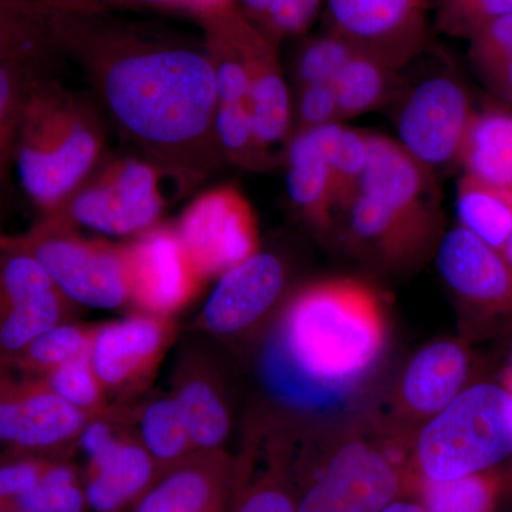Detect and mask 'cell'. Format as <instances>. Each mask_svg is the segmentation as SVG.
Returning a JSON list of instances; mask_svg holds the SVG:
<instances>
[{"mask_svg":"<svg viewBox=\"0 0 512 512\" xmlns=\"http://www.w3.org/2000/svg\"><path fill=\"white\" fill-rule=\"evenodd\" d=\"M43 15L35 0H0V62L40 59L37 45Z\"/></svg>","mask_w":512,"mask_h":512,"instance_id":"cell-34","label":"cell"},{"mask_svg":"<svg viewBox=\"0 0 512 512\" xmlns=\"http://www.w3.org/2000/svg\"><path fill=\"white\" fill-rule=\"evenodd\" d=\"M276 256L256 252L220 275L204 309L205 325L220 335L239 332L264 315L284 288Z\"/></svg>","mask_w":512,"mask_h":512,"instance_id":"cell-15","label":"cell"},{"mask_svg":"<svg viewBox=\"0 0 512 512\" xmlns=\"http://www.w3.org/2000/svg\"><path fill=\"white\" fill-rule=\"evenodd\" d=\"M86 504L72 468L47 464L39 483L10 507L26 512H84Z\"/></svg>","mask_w":512,"mask_h":512,"instance_id":"cell-36","label":"cell"},{"mask_svg":"<svg viewBox=\"0 0 512 512\" xmlns=\"http://www.w3.org/2000/svg\"><path fill=\"white\" fill-rule=\"evenodd\" d=\"M232 512H296V501L284 483L268 477L252 488Z\"/></svg>","mask_w":512,"mask_h":512,"instance_id":"cell-45","label":"cell"},{"mask_svg":"<svg viewBox=\"0 0 512 512\" xmlns=\"http://www.w3.org/2000/svg\"><path fill=\"white\" fill-rule=\"evenodd\" d=\"M380 512H430L423 504L403 503V501H393L384 507Z\"/></svg>","mask_w":512,"mask_h":512,"instance_id":"cell-47","label":"cell"},{"mask_svg":"<svg viewBox=\"0 0 512 512\" xmlns=\"http://www.w3.org/2000/svg\"><path fill=\"white\" fill-rule=\"evenodd\" d=\"M141 434L150 456L161 461L180 457L190 436L177 400H160L148 406L141 420Z\"/></svg>","mask_w":512,"mask_h":512,"instance_id":"cell-37","label":"cell"},{"mask_svg":"<svg viewBox=\"0 0 512 512\" xmlns=\"http://www.w3.org/2000/svg\"><path fill=\"white\" fill-rule=\"evenodd\" d=\"M511 12L512 0H440L439 25L451 35L471 37Z\"/></svg>","mask_w":512,"mask_h":512,"instance_id":"cell-41","label":"cell"},{"mask_svg":"<svg viewBox=\"0 0 512 512\" xmlns=\"http://www.w3.org/2000/svg\"><path fill=\"white\" fill-rule=\"evenodd\" d=\"M90 352V342L74 326L56 325L23 350L16 359L33 369L53 370Z\"/></svg>","mask_w":512,"mask_h":512,"instance_id":"cell-40","label":"cell"},{"mask_svg":"<svg viewBox=\"0 0 512 512\" xmlns=\"http://www.w3.org/2000/svg\"><path fill=\"white\" fill-rule=\"evenodd\" d=\"M82 446L93 464L84 490L86 503L96 512H119L141 497L153 478V461L143 448L114 440L103 423L84 430Z\"/></svg>","mask_w":512,"mask_h":512,"instance_id":"cell-16","label":"cell"},{"mask_svg":"<svg viewBox=\"0 0 512 512\" xmlns=\"http://www.w3.org/2000/svg\"><path fill=\"white\" fill-rule=\"evenodd\" d=\"M163 330L154 320L131 318L99 330L90 343V362L100 382L120 384L160 348Z\"/></svg>","mask_w":512,"mask_h":512,"instance_id":"cell-21","label":"cell"},{"mask_svg":"<svg viewBox=\"0 0 512 512\" xmlns=\"http://www.w3.org/2000/svg\"><path fill=\"white\" fill-rule=\"evenodd\" d=\"M467 372V356L460 346L431 343L413 357L404 373V399L416 412L437 414L456 399Z\"/></svg>","mask_w":512,"mask_h":512,"instance_id":"cell-19","label":"cell"},{"mask_svg":"<svg viewBox=\"0 0 512 512\" xmlns=\"http://www.w3.org/2000/svg\"><path fill=\"white\" fill-rule=\"evenodd\" d=\"M456 208L460 227L501 252L512 232V188L495 187L464 174L457 187Z\"/></svg>","mask_w":512,"mask_h":512,"instance_id":"cell-26","label":"cell"},{"mask_svg":"<svg viewBox=\"0 0 512 512\" xmlns=\"http://www.w3.org/2000/svg\"><path fill=\"white\" fill-rule=\"evenodd\" d=\"M289 198L311 220L325 224L338 207L328 161L309 131L293 133L285 150Z\"/></svg>","mask_w":512,"mask_h":512,"instance_id":"cell-23","label":"cell"},{"mask_svg":"<svg viewBox=\"0 0 512 512\" xmlns=\"http://www.w3.org/2000/svg\"><path fill=\"white\" fill-rule=\"evenodd\" d=\"M474 113L466 84L456 73L431 74L397 101L399 143L430 170L456 163Z\"/></svg>","mask_w":512,"mask_h":512,"instance_id":"cell-7","label":"cell"},{"mask_svg":"<svg viewBox=\"0 0 512 512\" xmlns=\"http://www.w3.org/2000/svg\"><path fill=\"white\" fill-rule=\"evenodd\" d=\"M62 293L42 265L10 241H0V357H18L59 325Z\"/></svg>","mask_w":512,"mask_h":512,"instance_id":"cell-10","label":"cell"},{"mask_svg":"<svg viewBox=\"0 0 512 512\" xmlns=\"http://www.w3.org/2000/svg\"><path fill=\"white\" fill-rule=\"evenodd\" d=\"M165 178L146 158L104 157L62 207L43 218L110 237L140 235L163 214Z\"/></svg>","mask_w":512,"mask_h":512,"instance_id":"cell-5","label":"cell"},{"mask_svg":"<svg viewBox=\"0 0 512 512\" xmlns=\"http://www.w3.org/2000/svg\"><path fill=\"white\" fill-rule=\"evenodd\" d=\"M94 101L124 140L180 188L222 160L217 83L207 53L180 46L84 52Z\"/></svg>","mask_w":512,"mask_h":512,"instance_id":"cell-1","label":"cell"},{"mask_svg":"<svg viewBox=\"0 0 512 512\" xmlns=\"http://www.w3.org/2000/svg\"><path fill=\"white\" fill-rule=\"evenodd\" d=\"M90 352L50 370L49 389L72 406L86 407L99 397Z\"/></svg>","mask_w":512,"mask_h":512,"instance_id":"cell-42","label":"cell"},{"mask_svg":"<svg viewBox=\"0 0 512 512\" xmlns=\"http://www.w3.org/2000/svg\"><path fill=\"white\" fill-rule=\"evenodd\" d=\"M399 70L356 50L330 83L340 120L380 109L399 93Z\"/></svg>","mask_w":512,"mask_h":512,"instance_id":"cell-25","label":"cell"},{"mask_svg":"<svg viewBox=\"0 0 512 512\" xmlns=\"http://www.w3.org/2000/svg\"><path fill=\"white\" fill-rule=\"evenodd\" d=\"M215 138L222 158L248 171L274 167L276 157L269 153L252 123L247 104H218L215 114Z\"/></svg>","mask_w":512,"mask_h":512,"instance_id":"cell-31","label":"cell"},{"mask_svg":"<svg viewBox=\"0 0 512 512\" xmlns=\"http://www.w3.org/2000/svg\"><path fill=\"white\" fill-rule=\"evenodd\" d=\"M175 231L202 278L222 275L258 252L254 211L234 185L198 195Z\"/></svg>","mask_w":512,"mask_h":512,"instance_id":"cell-8","label":"cell"},{"mask_svg":"<svg viewBox=\"0 0 512 512\" xmlns=\"http://www.w3.org/2000/svg\"><path fill=\"white\" fill-rule=\"evenodd\" d=\"M46 76L40 59L0 62V192L13 170L16 137L23 107L37 80Z\"/></svg>","mask_w":512,"mask_h":512,"instance_id":"cell-27","label":"cell"},{"mask_svg":"<svg viewBox=\"0 0 512 512\" xmlns=\"http://www.w3.org/2000/svg\"><path fill=\"white\" fill-rule=\"evenodd\" d=\"M330 32L400 70L426 43L424 0H326Z\"/></svg>","mask_w":512,"mask_h":512,"instance_id":"cell-9","label":"cell"},{"mask_svg":"<svg viewBox=\"0 0 512 512\" xmlns=\"http://www.w3.org/2000/svg\"><path fill=\"white\" fill-rule=\"evenodd\" d=\"M328 161L335 183L338 207L346 208L359 192L369 153V134L345 126L328 124L309 131Z\"/></svg>","mask_w":512,"mask_h":512,"instance_id":"cell-28","label":"cell"},{"mask_svg":"<svg viewBox=\"0 0 512 512\" xmlns=\"http://www.w3.org/2000/svg\"><path fill=\"white\" fill-rule=\"evenodd\" d=\"M355 52V47L332 32L309 40L293 64V84L298 89L309 84L332 83Z\"/></svg>","mask_w":512,"mask_h":512,"instance_id":"cell-35","label":"cell"},{"mask_svg":"<svg viewBox=\"0 0 512 512\" xmlns=\"http://www.w3.org/2000/svg\"><path fill=\"white\" fill-rule=\"evenodd\" d=\"M470 39L478 76L494 96L512 106V12L491 20Z\"/></svg>","mask_w":512,"mask_h":512,"instance_id":"cell-29","label":"cell"},{"mask_svg":"<svg viewBox=\"0 0 512 512\" xmlns=\"http://www.w3.org/2000/svg\"><path fill=\"white\" fill-rule=\"evenodd\" d=\"M9 241L32 255L70 301L114 309L130 296L124 249L77 238L67 225L49 218L25 237Z\"/></svg>","mask_w":512,"mask_h":512,"instance_id":"cell-6","label":"cell"},{"mask_svg":"<svg viewBox=\"0 0 512 512\" xmlns=\"http://www.w3.org/2000/svg\"><path fill=\"white\" fill-rule=\"evenodd\" d=\"M251 87L248 109L262 146L274 154L288 146L293 134V97L275 45L264 33L254 29L251 39Z\"/></svg>","mask_w":512,"mask_h":512,"instance_id":"cell-18","label":"cell"},{"mask_svg":"<svg viewBox=\"0 0 512 512\" xmlns=\"http://www.w3.org/2000/svg\"><path fill=\"white\" fill-rule=\"evenodd\" d=\"M278 336L303 375L348 392L379 356L382 316L365 286L328 282L309 288L292 303Z\"/></svg>","mask_w":512,"mask_h":512,"instance_id":"cell-3","label":"cell"},{"mask_svg":"<svg viewBox=\"0 0 512 512\" xmlns=\"http://www.w3.org/2000/svg\"><path fill=\"white\" fill-rule=\"evenodd\" d=\"M128 2L151 3V5L185 3V5L198 6V8L220 10L224 8L227 0H128Z\"/></svg>","mask_w":512,"mask_h":512,"instance_id":"cell-46","label":"cell"},{"mask_svg":"<svg viewBox=\"0 0 512 512\" xmlns=\"http://www.w3.org/2000/svg\"><path fill=\"white\" fill-rule=\"evenodd\" d=\"M512 453V392L481 383L456 399L424 427L417 461L427 481L476 476Z\"/></svg>","mask_w":512,"mask_h":512,"instance_id":"cell-4","label":"cell"},{"mask_svg":"<svg viewBox=\"0 0 512 512\" xmlns=\"http://www.w3.org/2000/svg\"><path fill=\"white\" fill-rule=\"evenodd\" d=\"M47 464L33 458H16L0 463V505H12L32 490Z\"/></svg>","mask_w":512,"mask_h":512,"instance_id":"cell-44","label":"cell"},{"mask_svg":"<svg viewBox=\"0 0 512 512\" xmlns=\"http://www.w3.org/2000/svg\"><path fill=\"white\" fill-rule=\"evenodd\" d=\"M106 151V126L96 101L43 76L23 107L13 168L43 217L87 180Z\"/></svg>","mask_w":512,"mask_h":512,"instance_id":"cell-2","label":"cell"},{"mask_svg":"<svg viewBox=\"0 0 512 512\" xmlns=\"http://www.w3.org/2000/svg\"><path fill=\"white\" fill-rule=\"evenodd\" d=\"M359 192L406 220L429 227L439 190L433 170L392 138L369 134V153Z\"/></svg>","mask_w":512,"mask_h":512,"instance_id":"cell-13","label":"cell"},{"mask_svg":"<svg viewBox=\"0 0 512 512\" xmlns=\"http://www.w3.org/2000/svg\"><path fill=\"white\" fill-rule=\"evenodd\" d=\"M501 254H503L505 261H507V264L512 269V232L510 238L505 242L504 248L501 249Z\"/></svg>","mask_w":512,"mask_h":512,"instance_id":"cell-48","label":"cell"},{"mask_svg":"<svg viewBox=\"0 0 512 512\" xmlns=\"http://www.w3.org/2000/svg\"><path fill=\"white\" fill-rule=\"evenodd\" d=\"M217 12L208 49L220 103L247 104L251 87V39L254 29L235 15Z\"/></svg>","mask_w":512,"mask_h":512,"instance_id":"cell-24","label":"cell"},{"mask_svg":"<svg viewBox=\"0 0 512 512\" xmlns=\"http://www.w3.org/2000/svg\"><path fill=\"white\" fill-rule=\"evenodd\" d=\"M345 210L349 212L350 228L357 238L382 245L393 254L410 249V245L426 231V228L393 214L362 192H357Z\"/></svg>","mask_w":512,"mask_h":512,"instance_id":"cell-32","label":"cell"},{"mask_svg":"<svg viewBox=\"0 0 512 512\" xmlns=\"http://www.w3.org/2000/svg\"><path fill=\"white\" fill-rule=\"evenodd\" d=\"M123 249L130 296L148 311L180 308L202 279L175 228L154 225Z\"/></svg>","mask_w":512,"mask_h":512,"instance_id":"cell-12","label":"cell"},{"mask_svg":"<svg viewBox=\"0 0 512 512\" xmlns=\"http://www.w3.org/2000/svg\"><path fill=\"white\" fill-rule=\"evenodd\" d=\"M437 265L457 295L477 305H512V269L503 254L466 228L457 227L441 239Z\"/></svg>","mask_w":512,"mask_h":512,"instance_id":"cell-17","label":"cell"},{"mask_svg":"<svg viewBox=\"0 0 512 512\" xmlns=\"http://www.w3.org/2000/svg\"><path fill=\"white\" fill-rule=\"evenodd\" d=\"M264 376L269 389L285 402L302 409H329L346 396V390L313 382L303 375L276 335L269 342L264 356Z\"/></svg>","mask_w":512,"mask_h":512,"instance_id":"cell-30","label":"cell"},{"mask_svg":"<svg viewBox=\"0 0 512 512\" xmlns=\"http://www.w3.org/2000/svg\"><path fill=\"white\" fill-rule=\"evenodd\" d=\"M387 458L363 443L339 448L296 501V512H380L399 493Z\"/></svg>","mask_w":512,"mask_h":512,"instance_id":"cell-11","label":"cell"},{"mask_svg":"<svg viewBox=\"0 0 512 512\" xmlns=\"http://www.w3.org/2000/svg\"><path fill=\"white\" fill-rule=\"evenodd\" d=\"M82 424V412L49 387L12 383L0 372V446L46 450L69 440Z\"/></svg>","mask_w":512,"mask_h":512,"instance_id":"cell-14","label":"cell"},{"mask_svg":"<svg viewBox=\"0 0 512 512\" xmlns=\"http://www.w3.org/2000/svg\"><path fill=\"white\" fill-rule=\"evenodd\" d=\"M493 487L480 474L448 481H427L424 507L430 512H481L493 505Z\"/></svg>","mask_w":512,"mask_h":512,"instance_id":"cell-39","label":"cell"},{"mask_svg":"<svg viewBox=\"0 0 512 512\" xmlns=\"http://www.w3.org/2000/svg\"><path fill=\"white\" fill-rule=\"evenodd\" d=\"M224 498V468L217 463H191L147 488L134 512H222Z\"/></svg>","mask_w":512,"mask_h":512,"instance_id":"cell-22","label":"cell"},{"mask_svg":"<svg viewBox=\"0 0 512 512\" xmlns=\"http://www.w3.org/2000/svg\"><path fill=\"white\" fill-rule=\"evenodd\" d=\"M458 163L466 175L495 187L512 188V110L476 111L464 137Z\"/></svg>","mask_w":512,"mask_h":512,"instance_id":"cell-20","label":"cell"},{"mask_svg":"<svg viewBox=\"0 0 512 512\" xmlns=\"http://www.w3.org/2000/svg\"><path fill=\"white\" fill-rule=\"evenodd\" d=\"M177 403L194 444L204 448L217 447L227 437V410L208 384H185L178 394Z\"/></svg>","mask_w":512,"mask_h":512,"instance_id":"cell-33","label":"cell"},{"mask_svg":"<svg viewBox=\"0 0 512 512\" xmlns=\"http://www.w3.org/2000/svg\"><path fill=\"white\" fill-rule=\"evenodd\" d=\"M293 97V133L342 123L330 84L298 87Z\"/></svg>","mask_w":512,"mask_h":512,"instance_id":"cell-43","label":"cell"},{"mask_svg":"<svg viewBox=\"0 0 512 512\" xmlns=\"http://www.w3.org/2000/svg\"><path fill=\"white\" fill-rule=\"evenodd\" d=\"M0 512H26L19 510V508L10 507V505H0Z\"/></svg>","mask_w":512,"mask_h":512,"instance_id":"cell-49","label":"cell"},{"mask_svg":"<svg viewBox=\"0 0 512 512\" xmlns=\"http://www.w3.org/2000/svg\"><path fill=\"white\" fill-rule=\"evenodd\" d=\"M323 0H242L245 9L264 25V35L274 42L301 35L315 22Z\"/></svg>","mask_w":512,"mask_h":512,"instance_id":"cell-38","label":"cell"},{"mask_svg":"<svg viewBox=\"0 0 512 512\" xmlns=\"http://www.w3.org/2000/svg\"><path fill=\"white\" fill-rule=\"evenodd\" d=\"M481 512H497V511H495L493 505H491V507L488 508V510L481 511Z\"/></svg>","mask_w":512,"mask_h":512,"instance_id":"cell-50","label":"cell"}]
</instances>
